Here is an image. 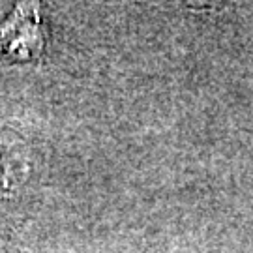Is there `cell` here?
<instances>
[{"label":"cell","mask_w":253,"mask_h":253,"mask_svg":"<svg viewBox=\"0 0 253 253\" xmlns=\"http://www.w3.org/2000/svg\"><path fill=\"white\" fill-rule=\"evenodd\" d=\"M47 45L40 4L23 2L0 21V64H38Z\"/></svg>","instance_id":"cell-1"},{"label":"cell","mask_w":253,"mask_h":253,"mask_svg":"<svg viewBox=\"0 0 253 253\" xmlns=\"http://www.w3.org/2000/svg\"><path fill=\"white\" fill-rule=\"evenodd\" d=\"M23 141L9 129H0V195H9L15 182L21 180Z\"/></svg>","instance_id":"cell-2"}]
</instances>
